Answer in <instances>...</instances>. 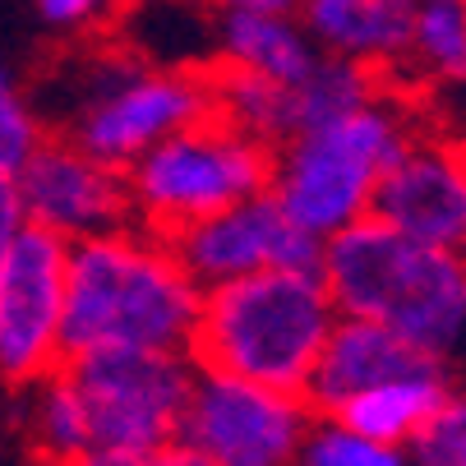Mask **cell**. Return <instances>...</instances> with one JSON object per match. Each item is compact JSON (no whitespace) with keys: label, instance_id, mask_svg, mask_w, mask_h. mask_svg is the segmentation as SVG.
Masks as SVG:
<instances>
[{"label":"cell","instance_id":"6da1fadb","mask_svg":"<svg viewBox=\"0 0 466 466\" xmlns=\"http://www.w3.org/2000/svg\"><path fill=\"white\" fill-rule=\"evenodd\" d=\"M204 305L171 240L129 222L88 240H70L65 263V319L60 351H171L189 356Z\"/></svg>","mask_w":466,"mask_h":466},{"label":"cell","instance_id":"7a4b0ae2","mask_svg":"<svg viewBox=\"0 0 466 466\" xmlns=\"http://www.w3.org/2000/svg\"><path fill=\"white\" fill-rule=\"evenodd\" d=\"M319 278L338 314L392 328L452 379L466 374V254L360 218L323 240Z\"/></svg>","mask_w":466,"mask_h":466},{"label":"cell","instance_id":"3957f363","mask_svg":"<svg viewBox=\"0 0 466 466\" xmlns=\"http://www.w3.org/2000/svg\"><path fill=\"white\" fill-rule=\"evenodd\" d=\"M420 135L425 129L411 97L402 88L379 84L347 116L287 135L273 148L268 194L296 227L328 240L332 231H342L370 213V198L383 171Z\"/></svg>","mask_w":466,"mask_h":466},{"label":"cell","instance_id":"277c9868","mask_svg":"<svg viewBox=\"0 0 466 466\" xmlns=\"http://www.w3.org/2000/svg\"><path fill=\"white\" fill-rule=\"evenodd\" d=\"M332 323L338 305L319 273L263 268L204 291L189 356L222 374L305 392Z\"/></svg>","mask_w":466,"mask_h":466},{"label":"cell","instance_id":"5b68a950","mask_svg":"<svg viewBox=\"0 0 466 466\" xmlns=\"http://www.w3.org/2000/svg\"><path fill=\"white\" fill-rule=\"evenodd\" d=\"M268 176L273 148L218 111L180 125L176 135L157 139L125 167L135 222L157 236H171L249 194H263Z\"/></svg>","mask_w":466,"mask_h":466},{"label":"cell","instance_id":"8992f818","mask_svg":"<svg viewBox=\"0 0 466 466\" xmlns=\"http://www.w3.org/2000/svg\"><path fill=\"white\" fill-rule=\"evenodd\" d=\"M213 111V75L185 65H144L129 51H88L84 84L65 111V139L111 167H129L157 139Z\"/></svg>","mask_w":466,"mask_h":466},{"label":"cell","instance_id":"52a82bcc","mask_svg":"<svg viewBox=\"0 0 466 466\" xmlns=\"http://www.w3.org/2000/svg\"><path fill=\"white\" fill-rule=\"evenodd\" d=\"M75 379L93 443L167 452L180 434V416L194 383V356L171 351H93L60 360Z\"/></svg>","mask_w":466,"mask_h":466},{"label":"cell","instance_id":"ba28073f","mask_svg":"<svg viewBox=\"0 0 466 466\" xmlns=\"http://www.w3.org/2000/svg\"><path fill=\"white\" fill-rule=\"evenodd\" d=\"M314 420L305 392H282L240 374L194 365L176 443L218 466H291Z\"/></svg>","mask_w":466,"mask_h":466},{"label":"cell","instance_id":"9c48e42d","mask_svg":"<svg viewBox=\"0 0 466 466\" xmlns=\"http://www.w3.org/2000/svg\"><path fill=\"white\" fill-rule=\"evenodd\" d=\"M167 240H171L176 258L185 263V273L204 291L218 282H231V278L263 273V268L319 273V263H323V240L309 236L305 227H296L268 189L198 218V222L171 231Z\"/></svg>","mask_w":466,"mask_h":466},{"label":"cell","instance_id":"30bf717a","mask_svg":"<svg viewBox=\"0 0 466 466\" xmlns=\"http://www.w3.org/2000/svg\"><path fill=\"white\" fill-rule=\"evenodd\" d=\"M65 263L70 240L33 222L15 236L0 263V379L15 388L51 374L65 360Z\"/></svg>","mask_w":466,"mask_h":466},{"label":"cell","instance_id":"8fae6325","mask_svg":"<svg viewBox=\"0 0 466 466\" xmlns=\"http://www.w3.org/2000/svg\"><path fill=\"white\" fill-rule=\"evenodd\" d=\"M24 218L56 231L60 240H88L135 222L129 180L120 167L93 157L65 135H42L37 148L15 171Z\"/></svg>","mask_w":466,"mask_h":466},{"label":"cell","instance_id":"7c38bea8","mask_svg":"<svg viewBox=\"0 0 466 466\" xmlns=\"http://www.w3.org/2000/svg\"><path fill=\"white\" fill-rule=\"evenodd\" d=\"M370 218L388 222L392 231H402L411 240L466 254V157H461V144L420 135L383 171V180L370 198Z\"/></svg>","mask_w":466,"mask_h":466},{"label":"cell","instance_id":"4fadbf2b","mask_svg":"<svg viewBox=\"0 0 466 466\" xmlns=\"http://www.w3.org/2000/svg\"><path fill=\"white\" fill-rule=\"evenodd\" d=\"M425 365H434V360L420 356L411 342H402L392 328H383L374 319L338 314V323L328 328L323 351L309 370L305 402L314 407V416H332L360 388H374L392 374H411V370H425Z\"/></svg>","mask_w":466,"mask_h":466},{"label":"cell","instance_id":"5bb4252c","mask_svg":"<svg viewBox=\"0 0 466 466\" xmlns=\"http://www.w3.org/2000/svg\"><path fill=\"white\" fill-rule=\"evenodd\" d=\"M416 0H300L296 19L323 56L356 60L374 75H397L411 37Z\"/></svg>","mask_w":466,"mask_h":466},{"label":"cell","instance_id":"9a60e30c","mask_svg":"<svg viewBox=\"0 0 466 466\" xmlns=\"http://www.w3.org/2000/svg\"><path fill=\"white\" fill-rule=\"evenodd\" d=\"M323 51L296 15L218 10L213 15V65L245 70L273 84H300Z\"/></svg>","mask_w":466,"mask_h":466},{"label":"cell","instance_id":"2e32d148","mask_svg":"<svg viewBox=\"0 0 466 466\" xmlns=\"http://www.w3.org/2000/svg\"><path fill=\"white\" fill-rule=\"evenodd\" d=\"M452 383L457 379L443 365H425V370H411V374H392L374 388H360L332 416L351 430H360V434H370V439H379V443L407 448Z\"/></svg>","mask_w":466,"mask_h":466},{"label":"cell","instance_id":"e0dca14e","mask_svg":"<svg viewBox=\"0 0 466 466\" xmlns=\"http://www.w3.org/2000/svg\"><path fill=\"white\" fill-rule=\"evenodd\" d=\"M24 430L37 448V457L46 461H75L93 448V425L84 411V397L75 388V379L65 374V365H56L51 374L24 383Z\"/></svg>","mask_w":466,"mask_h":466},{"label":"cell","instance_id":"ac0fdd59","mask_svg":"<svg viewBox=\"0 0 466 466\" xmlns=\"http://www.w3.org/2000/svg\"><path fill=\"white\" fill-rule=\"evenodd\" d=\"M379 84H383V75L365 70V65H356V60L319 56L314 70L300 84H287V129L300 135V129H314L323 120H338L351 106H360Z\"/></svg>","mask_w":466,"mask_h":466},{"label":"cell","instance_id":"d6986e66","mask_svg":"<svg viewBox=\"0 0 466 466\" xmlns=\"http://www.w3.org/2000/svg\"><path fill=\"white\" fill-rule=\"evenodd\" d=\"M402 65L430 84H466V0H416Z\"/></svg>","mask_w":466,"mask_h":466},{"label":"cell","instance_id":"ffe728a7","mask_svg":"<svg viewBox=\"0 0 466 466\" xmlns=\"http://www.w3.org/2000/svg\"><path fill=\"white\" fill-rule=\"evenodd\" d=\"M213 75V111L227 116L231 125H240L245 135L263 139L268 148H278L291 129H287V84L258 79L245 70H227V65H208Z\"/></svg>","mask_w":466,"mask_h":466},{"label":"cell","instance_id":"44dd1931","mask_svg":"<svg viewBox=\"0 0 466 466\" xmlns=\"http://www.w3.org/2000/svg\"><path fill=\"white\" fill-rule=\"evenodd\" d=\"M291 466H416V461L407 448L379 443V439L342 425L338 416H314Z\"/></svg>","mask_w":466,"mask_h":466},{"label":"cell","instance_id":"7402d4cb","mask_svg":"<svg viewBox=\"0 0 466 466\" xmlns=\"http://www.w3.org/2000/svg\"><path fill=\"white\" fill-rule=\"evenodd\" d=\"M407 452L416 466H461L466 461V383L461 379L439 397V407L425 416Z\"/></svg>","mask_w":466,"mask_h":466},{"label":"cell","instance_id":"603a6c76","mask_svg":"<svg viewBox=\"0 0 466 466\" xmlns=\"http://www.w3.org/2000/svg\"><path fill=\"white\" fill-rule=\"evenodd\" d=\"M129 10V0H33V15L42 28L65 37H93Z\"/></svg>","mask_w":466,"mask_h":466},{"label":"cell","instance_id":"cb8c5ba5","mask_svg":"<svg viewBox=\"0 0 466 466\" xmlns=\"http://www.w3.org/2000/svg\"><path fill=\"white\" fill-rule=\"evenodd\" d=\"M42 135L46 129H42L37 111L15 88H0V176H15Z\"/></svg>","mask_w":466,"mask_h":466},{"label":"cell","instance_id":"d4e9b609","mask_svg":"<svg viewBox=\"0 0 466 466\" xmlns=\"http://www.w3.org/2000/svg\"><path fill=\"white\" fill-rule=\"evenodd\" d=\"M28 227L24 218V204H19V189H15V176H0V263H5L15 236Z\"/></svg>","mask_w":466,"mask_h":466},{"label":"cell","instance_id":"484cf974","mask_svg":"<svg viewBox=\"0 0 466 466\" xmlns=\"http://www.w3.org/2000/svg\"><path fill=\"white\" fill-rule=\"evenodd\" d=\"M70 466H167L162 452H139V448H106V443H93L84 457H75Z\"/></svg>","mask_w":466,"mask_h":466},{"label":"cell","instance_id":"4316f807","mask_svg":"<svg viewBox=\"0 0 466 466\" xmlns=\"http://www.w3.org/2000/svg\"><path fill=\"white\" fill-rule=\"evenodd\" d=\"M204 5L218 10H258V15H296L300 0H204Z\"/></svg>","mask_w":466,"mask_h":466},{"label":"cell","instance_id":"83f0119b","mask_svg":"<svg viewBox=\"0 0 466 466\" xmlns=\"http://www.w3.org/2000/svg\"><path fill=\"white\" fill-rule=\"evenodd\" d=\"M162 461H167V466H218V461H208L204 452H194V448H185V443H171V448L162 452Z\"/></svg>","mask_w":466,"mask_h":466},{"label":"cell","instance_id":"f1b7e54d","mask_svg":"<svg viewBox=\"0 0 466 466\" xmlns=\"http://www.w3.org/2000/svg\"><path fill=\"white\" fill-rule=\"evenodd\" d=\"M0 88H15V79H10V70H5V60H0Z\"/></svg>","mask_w":466,"mask_h":466},{"label":"cell","instance_id":"f546056e","mask_svg":"<svg viewBox=\"0 0 466 466\" xmlns=\"http://www.w3.org/2000/svg\"><path fill=\"white\" fill-rule=\"evenodd\" d=\"M37 466H70V461H46V457H37Z\"/></svg>","mask_w":466,"mask_h":466},{"label":"cell","instance_id":"4dcf8cb0","mask_svg":"<svg viewBox=\"0 0 466 466\" xmlns=\"http://www.w3.org/2000/svg\"><path fill=\"white\" fill-rule=\"evenodd\" d=\"M461 157H466V144H461Z\"/></svg>","mask_w":466,"mask_h":466},{"label":"cell","instance_id":"1f68e13d","mask_svg":"<svg viewBox=\"0 0 466 466\" xmlns=\"http://www.w3.org/2000/svg\"><path fill=\"white\" fill-rule=\"evenodd\" d=\"M461 466H466V461H461Z\"/></svg>","mask_w":466,"mask_h":466}]
</instances>
